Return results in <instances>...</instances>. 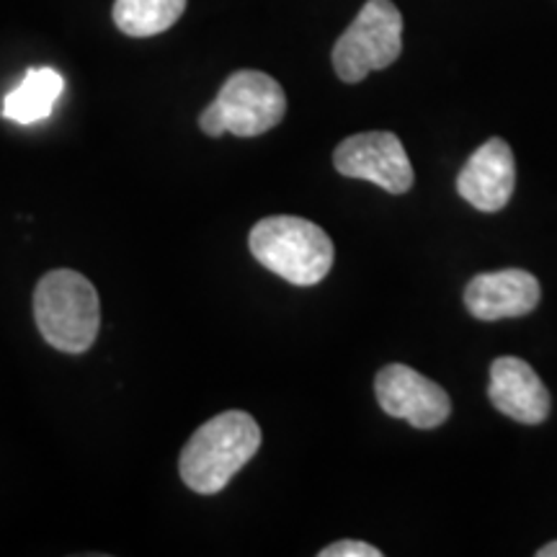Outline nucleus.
<instances>
[{
	"label": "nucleus",
	"mask_w": 557,
	"mask_h": 557,
	"mask_svg": "<svg viewBox=\"0 0 557 557\" xmlns=\"http://www.w3.org/2000/svg\"><path fill=\"white\" fill-rule=\"evenodd\" d=\"M261 426L246 410H225L194 431L178 457L181 480L201 496H214L253 459Z\"/></svg>",
	"instance_id": "f257e3e1"
},
{
	"label": "nucleus",
	"mask_w": 557,
	"mask_h": 557,
	"mask_svg": "<svg viewBox=\"0 0 557 557\" xmlns=\"http://www.w3.org/2000/svg\"><path fill=\"white\" fill-rule=\"evenodd\" d=\"M34 320L47 344L58 351H88L101 329L99 292L78 271L54 269L34 289Z\"/></svg>",
	"instance_id": "f03ea898"
},
{
	"label": "nucleus",
	"mask_w": 557,
	"mask_h": 557,
	"mask_svg": "<svg viewBox=\"0 0 557 557\" xmlns=\"http://www.w3.org/2000/svg\"><path fill=\"white\" fill-rule=\"evenodd\" d=\"M248 246L261 267L297 287L323 282L336 259L329 233L315 222L292 214L261 220L250 230Z\"/></svg>",
	"instance_id": "7ed1b4c3"
},
{
	"label": "nucleus",
	"mask_w": 557,
	"mask_h": 557,
	"mask_svg": "<svg viewBox=\"0 0 557 557\" xmlns=\"http://www.w3.org/2000/svg\"><path fill=\"white\" fill-rule=\"evenodd\" d=\"M287 114V96L271 75L261 70H238L220 88L218 99L201 111L199 127L209 137L230 132L238 137H259L274 129Z\"/></svg>",
	"instance_id": "20e7f679"
},
{
	"label": "nucleus",
	"mask_w": 557,
	"mask_h": 557,
	"mask_svg": "<svg viewBox=\"0 0 557 557\" xmlns=\"http://www.w3.org/2000/svg\"><path fill=\"white\" fill-rule=\"evenodd\" d=\"M403 52V16L393 0H367L333 47V67L344 83L364 81Z\"/></svg>",
	"instance_id": "39448f33"
},
{
	"label": "nucleus",
	"mask_w": 557,
	"mask_h": 557,
	"mask_svg": "<svg viewBox=\"0 0 557 557\" xmlns=\"http://www.w3.org/2000/svg\"><path fill=\"white\" fill-rule=\"evenodd\" d=\"M341 176L364 178L389 194H406L413 186V165L393 132H361L351 135L333 152Z\"/></svg>",
	"instance_id": "423d86ee"
},
{
	"label": "nucleus",
	"mask_w": 557,
	"mask_h": 557,
	"mask_svg": "<svg viewBox=\"0 0 557 557\" xmlns=\"http://www.w3.org/2000/svg\"><path fill=\"white\" fill-rule=\"evenodd\" d=\"M380 408L387 416L403 418L416 429H436L451 413V400L434 380L406 364H387L374 380Z\"/></svg>",
	"instance_id": "0eeeda50"
},
{
	"label": "nucleus",
	"mask_w": 557,
	"mask_h": 557,
	"mask_svg": "<svg viewBox=\"0 0 557 557\" xmlns=\"http://www.w3.org/2000/svg\"><path fill=\"white\" fill-rule=\"evenodd\" d=\"M517 189V163L506 139L493 137L472 152L457 176V191L480 212H500Z\"/></svg>",
	"instance_id": "6e6552de"
},
{
	"label": "nucleus",
	"mask_w": 557,
	"mask_h": 557,
	"mask_svg": "<svg viewBox=\"0 0 557 557\" xmlns=\"http://www.w3.org/2000/svg\"><path fill=\"white\" fill-rule=\"evenodd\" d=\"M540 282L524 269L478 274L465 289V305L478 320L524 318L540 305Z\"/></svg>",
	"instance_id": "1a4fd4ad"
},
{
	"label": "nucleus",
	"mask_w": 557,
	"mask_h": 557,
	"mask_svg": "<svg viewBox=\"0 0 557 557\" xmlns=\"http://www.w3.org/2000/svg\"><path fill=\"white\" fill-rule=\"evenodd\" d=\"M487 398L500 413L527 423V426H537L553 408V400H549L540 374L519 357H498L493 361Z\"/></svg>",
	"instance_id": "9d476101"
},
{
	"label": "nucleus",
	"mask_w": 557,
	"mask_h": 557,
	"mask_svg": "<svg viewBox=\"0 0 557 557\" xmlns=\"http://www.w3.org/2000/svg\"><path fill=\"white\" fill-rule=\"evenodd\" d=\"M65 81L52 67H32L24 81L5 96L3 116L16 124H37L52 114Z\"/></svg>",
	"instance_id": "9b49d317"
},
{
	"label": "nucleus",
	"mask_w": 557,
	"mask_h": 557,
	"mask_svg": "<svg viewBox=\"0 0 557 557\" xmlns=\"http://www.w3.org/2000/svg\"><path fill=\"white\" fill-rule=\"evenodd\" d=\"M186 0H114L116 29L127 37H156L169 32L184 16Z\"/></svg>",
	"instance_id": "f8f14e48"
},
{
	"label": "nucleus",
	"mask_w": 557,
	"mask_h": 557,
	"mask_svg": "<svg viewBox=\"0 0 557 557\" xmlns=\"http://www.w3.org/2000/svg\"><path fill=\"white\" fill-rule=\"evenodd\" d=\"M318 555L320 557H382L377 547L367 545V542H359V540L333 542V545L320 549Z\"/></svg>",
	"instance_id": "ddd939ff"
},
{
	"label": "nucleus",
	"mask_w": 557,
	"mask_h": 557,
	"mask_svg": "<svg viewBox=\"0 0 557 557\" xmlns=\"http://www.w3.org/2000/svg\"><path fill=\"white\" fill-rule=\"evenodd\" d=\"M540 557H557V542H549V545H545L537 553Z\"/></svg>",
	"instance_id": "4468645a"
}]
</instances>
